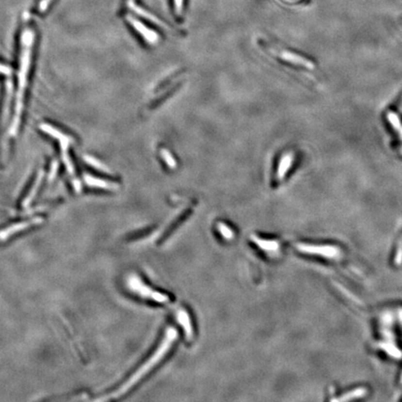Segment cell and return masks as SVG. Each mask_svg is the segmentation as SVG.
Segmentation results:
<instances>
[{"label": "cell", "instance_id": "cell-5", "mask_svg": "<svg viewBox=\"0 0 402 402\" xmlns=\"http://www.w3.org/2000/svg\"><path fill=\"white\" fill-rule=\"evenodd\" d=\"M39 129L47 133L48 135H49L50 137L57 140L58 143L60 144L61 146V151H68L69 146L74 144V139L72 138L68 134L64 133L63 131H61L60 129H56L55 127L51 126L49 124L47 123H42L39 125Z\"/></svg>", "mask_w": 402, "mask_h": 402}, {"label": "cell", "instance_id": "cell-2", "mask_svg": "<svg viewBox=\"0 0 402 402\" xmlns=\"http://www.w3.org/2000/svg\"><path fill=\"white\" fill-rule=\"evenodd\" d=\"M176 339H177V332L174 329H169L166 332V334L163 337L158 349H156V351L152 354V356H150L147 360H145V363L137 369V370L129 379L127 380L126 382L117 390L110 394L109 397L104 398L103 400L106 401L110 399H117L130 390L135 385L138 384L141 380L145 377L149 373V371H151L160 362H161L165 356L169 354L170 349L173 347Z\"/></svg>", "mask_w": 402, "mask_h": 402}, {"label": "cell", "instance_id": "cell-18", "mask_svg": "<svg viewBox=\"0 0 402 402\" xmlns=\"http://www.w3.org/2000/svg\"><path fill=\"white\" fill-rule=\"evenodd\" d=\"M52 2V0H41L39 5H38V11L40 12H45L47 9L48 8V6L50 5V3Z\"/></svg>", "mask_w": 402, "mask_h": 402}, {"label": "cell", "instance_id": "cell-10", "mask_svg": "<svg viewBox=\"0 0 402 402\" xmlns=\"http://www.w3.org/2000/svg\"><path fill=\"white\" fill-rule=\"evenodd\" d=\"M176 320L184 329V334L186 338L188 340H191L193 338V325H192V321L190 319L188 312L184 309L178 311L176 313Z\"/></svg>", "mask_w": 402, "mask_h": 402}, {"label": "cell", "instance_id": "cell-21", "mask_svg": "<svg viewBox=\"0 0 402 402\" xmlns=\"http://www.w3.org/2000/svg\"><path fill=\"white\" fill-rule=\"evenodd\" d=\"M400 21H401V24H402V17H401V18H400Z\"/></svg>", "mask_w": 402, "mask_h": 402}, {"label": "cell", "instance_id": "cell-7", "mask_svg": "<svg viewBox=\"0 0 402 402\" xmlns=\"http://www.w3.org/2000/svg\"><path fill=\"white\" fill-rule=\"evenodd\" d=\"M83 180L85 184H87L89 187H92V188H98V189L108 190V191H115L119 188V185L116 183L103 180L101 178L95 177L89 173H84Z\"/></svg>", "mask_w": 402, "mask_h": 402}, {"label": "cell", "instance_id": "cell-19", "mask_svg": "<svg viewBox=\"0 0 402 402\" xmlns=\"http://www.w3.org/2000/svg\"><path fill=\"white\" fill-rule=\"evenodd\" d=\"M0 75H4V76H11L12 75V69L11 67L3 64L0 63Z\"/></svg>", "mask_w": 402, "mask_h": 402}, {"label": "cell", "instance_id": "cell-1", "mask_svg": "<svg viewBox=\"0 0 402 402\" xmlns=\"http://www.w3.org/2000/svg\"><path fill=\"white\" fill-rule=\"evenodd\" d=\"M35 42V33L31 29H25L21 36V52H20V64L18 71V90L16 92L15 112L13 115L12 125L10 127V134L14 136L19 129L21 117L23 114L24 92L27 86L28 74L31 66L32 49Z\"/></svg>", "mask_w": 402, "mask_h": 402}, {"label": "cell", "instance_id": "cell-3", "mask_svg": "<svg viewBox=\"0 0 402 402\" xmlns=\"http://www.w3.org/2000/svg\"><path fill=\"white\" fill-rule=\"evenodd\" d=\"M128 287L140 298L147 300L152 303L163 305L171 302V298L167 294L152 289L136 275L129 276Z\"/></svg>", "mask_w": 402, "mask_h": 402}, {"label": "cell", "instance_id": "cell-9", "mask_svg": "<svg viewBox=\"0 0 402 402\" xmlns=\"http://www.w3.org/2000/svg\"><path fill=\"white\" fill-rule=\"evenodd\" d=\"M295 160V155L293 152H287L280 158L277 170H276V178L278 180L284 179V177L287 175L289 169L292 167V164Z\"/></svg>", "mask_w": 402, "mask_h": 402}, {"label": "cell", "instance_id": "cell-13", "mask_svg": "<svg viewBox=\"0 0 402 402\" xmlns=\"http://www.w3.org/2000/svg\"><path fill=\"white\" fill-rule=\"evenodd\" d=\"M84 161H86L90 166H92V168H94V169H96L98 171H101V172H104V173H110V170L108 169L107 166H105L103 162L98 161L97 159H95L92 156H88V155L84 156Z\"/></svg>", "mask_w": 402, "mask_h": 402}, {"label": "cell", "instance_id": "cell-11", "mask_svg": "<svg viewBox=\"0 0 402 402\" xmlns=\"http://www.w3.org/2000/svg\"><path fill=\"white\" fill-rule=\"evenodd\" d=\"M128 5H129V9H130V10H132L133 12H135V13H137V14L140 15V16L144 17L145 19L148 20V21L152 22V23H156V24H158L159 26L163 27V28H168V26H167L165 23H163V22H161V20H160L157 16H155V15H153L152 13H150L149 12H147V11H145V10H144V9L140 8L139 6H137V5L133 2V0H129Z\"/></svg>", "mask_w": 402, "mask_h": 402}, {"label": "cell", "instance_id": "cell-4", "mask_svg": "<svg viewBox=\"0 0 402 402\" xmlns=\"http://www.w3.org/2000/svg\"><path fill=\"white\" fill-rule=\"evenodd\" d=\"M42 223H43V219L41 217H35V218L29 219V220H25V221L13 224L10 226H7L4 229L0 230V242L6 241L10 240V238H12V236L22 232L23 230L28 229L30 227L41 225Z\"/></svg>", "mask_w": 402, "mask_h": 402}, {"label": "cell", "instance_id": "cell-15", "mask_svg": "<svg viewBox=\"0 0 402 402\" xmlns=\"http://www.w3.org/2000/svg\"><path fill=\"white\" fill-rule=\"evenodd\" d=\"M254 242L265 252H271V251H276L277 249V243L276 241H263V240H254Z\"/></svg>", "mask_w": 402, "mask_h": 402}, {"label": "cell", "instance_id": "cell-17", "mask_svg": "<svg viewBox=\"0 0 402 402\" xmlns=\"http://www.w3.org/2000/svg\"><path fill=\"white\" fill-rule=\"evenodd\" d=\"M58 168H59L58 161H53V162L51 163V167H50L49 173H48V181H49V182H51V181L55 178V176H56V174H57Z\"/></svg>", "mask_w": 402, "mask_h": 402}, {"label": "cell", "instance_id": "cell-6", "mask_svg": "<svg viewBox=\"0 0 402 402\" xmlns=\"http://www.w3.org/2000/svg\"><path fill=\"white\" fill-rule=\"evenodd\" d=\"M127 20L129 23L138 32L141 36H143V38L148 43V44H152L155 45L160 41V35L155 32L154 30L148 28L145 24L140 22L136 18L128 15L126 17Z\"/></svg>", "mask_w": 402, "mask_h": 402}, {"label": "cell", "instance_id": "cell-14", "mask_svg": "<svg viewBox=\"0 0 402 402\" xmlns=\"http://www.w3.org/2000/svg\"><path fill=\"white\" fill-rule=\"evenodd\" d=\"M161 155L162 159H163V161H165V163L167 164V166L170 169H172V170L176 169L177 162H176L175 159L173 158V156L172 155V153L169 150L165 149V148L161 149Z\"/></svg>", "mask_w": 402, "mask_h": 402}, {"label": "cell", "instance_id": "cell-8", "mask_svg": "<svg viewBox=\"0 0 402 402\" xmlns=\"http://www.w3.org/2000/svg\"><path fill=\"white\" fill-rule=\"evenodd\" d=\"M279 56H280V58H281L283 61L288 62V63H289V64H294V65L302 66V67H304V68H306V69H315V64H314V63H312L311 61H309V60H308V59H306V58H304L302 57V56H300L298 54H295V53H292V52H289V51H281V52L279 53Z\"/></svg>", "mask_w": 402, "mask_h": 402}, {"label": "cell", "instance_id": "cell-16", "mask_svg": "<svg viewBox=\"0 0 402 402\" xmlns=\"http://www.w3.org/2000/svg\"><path fill=\"white\" fill-rule=\"evenodd\" d=\"M218 229L219 232L222 234L223 237H225L228 240H230V238L233 237V232H232L233 230L228 227L226 225H225L223 223H220L218 225Z\"/></svg>", "mask_w": 402, "mask_h": 402}, {"label": "cell", "instance_id": "cell-12", "mask_svg": "<svg viewBox=\"0 0 402 402\" xmlns=\"http://www.w3.org/2000/svg\"><path fill=\"white\" fill-rule=\"evenodd\" d=\"M43 178H44V172L43 171H40L38 174H37V176H36V178H35V182H34V184H33V186L31 187V189L29 190V192H28V194L27 195L24 197V199H23V206L24 208H27L31 203H32V201L34 200V198L35 197V195L37 194V192H38V190H39V188H40V185H41V183H42V181H43Z\"/></svg>", "mask_w": 402, "mask_h": 402}, {"label": "cell", "instance_id": "cell-20", "mask_svg": "<svg viewBox=\"0 0 402 402\" xmlns=\"http://www.w3.org/2000/svg\"><path fill=\"white\" fill-rule=\"evenodd\" d=\"M173 2H174L176 12L181 13L183 10V6H184V0H173Z\"/></svg>", "mask_w": 402, "mask_h": 402}]
</instances>
